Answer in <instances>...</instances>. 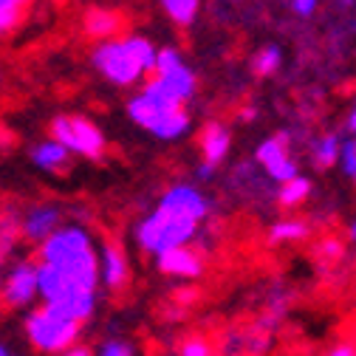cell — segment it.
<instances>
[{
    "label": "cell",
    "mask_w": 356,
    "mask_h": 356,
    "mask_svg": "<svg viewBox=\"0 0 356 356\" xmlns=\"http://www.w3.org/2000/svg\"><path fill=\"white\" fill-rule=\"evenodd\" d=\"M209 198L195 184H170L159 195L156 207L133 227V241L147 257H156L178 246H190L198 238L201 220L209 215Z\"/></svg>",
    "instance_id": "1"
},
{
    "label": "cell",
    "mask_w": 356,
    "mask_h": 356,
    "mask_svg": "<svg viewBox=\"0 0 356 356\" xmlns=\"http://www.w3.org/2000/svg\"><path fill=\"white\" fill-rule=\"evenodd\" d=\"M37 263H46L68 280L99 291V243L94 232L79 220L57 227L40 246H34Z\"/></svg>",
    "instance_id": "2"
},
{
    "label": "cell",
    "mask_w": 356,
    "mask_h": 356,
    "mask_svg": "<svg viewBox=\"0 0 356 356\" xmlns=\"http://www.w3.org/2000/svg\"><path fill=\"white\" fill-rule=\"evenodd\" d=\"M37 294H40L42 305H49V308L60 311V314L76 320L79 325L91 323L97 314V305H99V291L68 280L65 275H60L57 269H51L46 263H37Z\"/></svg>",
    "instance_id": "3"
},
{
    "label": "cell",
    "mask_w": 356,
    "mask_h": 356,
    "mask_svg": "<svg viewBox=\"0 0 356 356\" xmlns=\"http://www.w3.org/2000/svg\"><path fill=\"white\" fill-rule=\"evenodd\" d=\"M127 116L159 142H178V139H184L193 127V116H190L187 105H178V102L161 99L156 94H147L145 88L136 97H130Z\"/></svg>",
    "instance_id": "4"
},
{
    "label": "cell",
    "mask_w": 356,
    "mask_h": 356,
    "mask_svg": "<svg viewBox=\"0 0 356 356\" xmlns=\"http://www.w3.org/2000/svg\"><path fill=\"white\" fill-rule=\"evenodd\" d=\"M23 337L29 348L40 356H57L74 345H79L82 325L49 305H31L23 317Z\"/></svg>",
    "instance_id": "5"
},
{
    "label": "cell",
    "mask_w": 356,
    "mask_h": 356,
    "mask_svg": "<svg viewBox=\"0 0 356 356\" xmlns=\"http://www.w3.org/2000/svg\"><path fill=\"white\" fill-rule=\"evenodd\" d=\"M142 88L161 99L187 105L198 91V79H195V71L184 63V57L175 49H161L156 57V68Z\"/></svg>",
    "instance_id": "6"
},
{
    "label": "cell",
    "mask_w": 356,
    "mask_h": 356,
    "mask_svg": "<svg viewBox=\"0 0 356 356\" xmlns=\"http://www.w3.org/2000/svg\"><path fill=\"white\" fill-rule=\"evenodd\" d=\"M49 136L68 147L71 156L88 159V161H102L108 153V139L97 122L74 116V113H60L49 124Z\"/></svg>",
    "instance_id": "7"
},
{
    "label": "cell",
    "mask_w": 356,
    "mask_h": 356,
    "mask_svg": "<svg viewBox=\"0 0 356 356\" xmlns=\"http://www.w3.org/2000/svg\"><path fill=\"white\" fill-rule=\"evenodd\" d=\"M91 65L116 88H133L147 76L145 68L139 65V60L133 57L124 37L97 42V49L91 51Z\"/></svg>",
    "instance_id": "8"
},
{
    "label": "cell",
    "mask_w": 356,
    "mask_h": 356,
    "mask_svg": "<svg viewBox=\"0 0 356 356\" xmlns=\"http://www.w3.org/2000/svg\"><path fill=\"white\" fill-rule=\"evenodd\" d=\"M37 300V257H17L0 280V305L9 311H29Z\"/></svg>",
    "instance_id": "9"
},
{
    "label": "cell",
    "mask_w": 356,
    "mask_h": 356,
    "mask_svg": "<svg viewBox=\"0 0 356 356\" xmlns=\"http://www.w3.org/2000/svg\"><path fill=\"white\" fill-rule=\"evenodd\" d=\"M63 224H65L63 207H57L51 201H34L26 209H20V241H29L31 246H40Z\"/></svg>",
    "instance_id": "10"
},
{
    "label": "cell",
    "mask_w": 356,
    "mask_h": 356,
    "mask_svg": "<svg viewBox=\"0 0 356 356\" xmlns=\"http://www.w3.org/2000/svg\"><path fill=\"white\" fill-rule=\"evenodd\" d=\"M130 283V257L116 238H105L99 243V289L108 294L124 291Z\"/></svg>",
    "instance_id": "11"
},
{
    "label": "cell",
    "mask_w": 356,
    "mask_h": 356,
    "mask_svg": "<svg viewBox=\"0 0 356 356\" xmlns=\"http://www.w3.org/2000/svg\"><path fill=\"white\" fill-rule=\"evenodd\" d=\"M198 147H201V164H198V178H212V172L227 161L229 147H232V130L224 122H207L201 127L198 136Z\"/></svg>",
    "instance_id": "12"
},
{
    "label": "cell",
    "mask_w": 356,
    "mask_h": 356,
    "mask_svg": "<svg viewBox=\"0 0 356 356\" xmlns=\"http://www.w3.org/2000/svg\"><path fill=\"white\" fill-rule=\"evenodd\" d=\"M254 161L266 170V175H272L275 181H291L294 175H300L297 170V161L291 159V150H289V136L286 133H277V136H269L263 139L254 150Z\"/></svg>",
    "instance_id": "13"
},
{
    "label": "cell",
    "mask_w": 356,
    "mask_h": 356,
    "mask_svg": "<svg viewBox=\"0 0 356 356\" xmlns=\"http://www.w3.org/2000/svg\"><path fill=\"white\" fill-rule=\"evenodd\" d=\"M156 272L172 280H198L207 272V260L204 254L190 243V246H178L170 252H161L153 257Z\"/></svg>",
    "instance_id": "14"
},
{
    "label": "cell",
    "mask_w": 356,
    "mask_h": 356,
    "mask_svg": "<svg viewBox=\"0 0 356 356\" xmlns=\"http://www.w3.org/2000/svg\"><path fill=\"white\" fill-rule=\"evenodd\" d=\"M29 159H31V164L40 172H49V175H65L71 170V153H68V147H63L51 136L37 142V145H31L29 147Z\"/></svg>",
    "instance_id": "15"
},
{
    "label": "cell",
    "mask_w": 356,
    "mask_h": 356,
    "mask_svg": "<svg viewBox=\"0 0 356 356\" xmlns=\"http://www.w3.org/2000/svg\"><path fill=\"white\" fill-rule=\"evenodd\" d=\"M82 29H85L88 37L105 42V40H116L119 37V31L124 29V20L113 9H91V12H85Z\"/></svg>",
    "instance_id": "16"
},
{
    "label": "cell",
    "mask_w": 356,
    "mask_h": 356,
    "mask_svg": "<svg viewBox=\"0 0 356 356\" xmlns=\"http://www.w3.org/2000/svg\"><path fill=\"white\" fill-rule=\"evenodd\" d=\"M17 241H20V209L6 204L0 207V254L6 260L17 249Z\"/></svg>",
    "instance_id": "17"
},
{
    "label": "cell",
    "mask_w": 356,
    "mask_h": 356,
    "mask_svg": "<svg viewBox=\"0 0 356 356\" xmlns=\"http://www.w3.org/2000/svg\"><path fill=\"white\" fill-rule=\"evenodd\" d=\"M308 235H311L308 220H302V218H286V220H277V224L269 229V243L272 246L297 243V241H305Z\"/></svg>",
    "instance_id": "18"
},
{
    "label": "cell",
    "mask_w": 356,
    "mask_h": 356,
    "mask_svg": "<svg viewBox=\"0 0 356 356\" xmlns=\"http://www.w3.org/2000/svg\"><path fill=\"white\" fill-rule=\"evenodd\" d=\"M311 195V181L305 175H294L291 181H283L277 190V204L283 209H297L300 204H305Z\"/></svg>",
    "instance_id": "19"
},
{
    "label": "cell",
    "mask_w": 356,
    "mask_h": 356,
    "mask_svg": "<svg viewBox=\"0 0 356 356\" xmlns=\"http://www.w3.org/2000/svg\"><path fill=\"white\" fill-rule=\"evenodd\" d=\"M339 147H342V142H339L337 133H325V136H320L314 142V164L320 170H331L334 164H339Z\"/></svg>",
    "instance_id": "20"
},
{
    "label": "cell",
    "mask_w": 356,
    "mask_h": 356,
    "mask_svg": "<svg viewBox=\"0 0 356 356\" xmlns=\"http://www.w3.org/2000/svg\"><path fill=\"white\" fill-rule=\"evenodd\" d=\"M29 3L31 0H0V37L12 34L23 23Z\"/></svg>",
    "instance_id": "21"
},
{
    "label": "cell",
    "mask_w": 356,
    "mask_h": 356,
    "mask_svg": "<svg viewBox=\"0 0 356 356\" xmlns=\"http://www.w3.org/2000/svg\"><path fill=\"white\" fill-rule=\"evenodd\" d=\"M124 42L130 46L133 57L139 60V65L145 68V74H153V68H156V57H159V49L153 46V42H150L147 37H142V34H127Z\"/></svg>",
    "instance_id": "22"
},
{
    "label": "cell",
    "mask_w": 356,
    "mask_h": 356,
    "mask_svg": "<svg viewBox=\"0 0 356 356\" xmlns=\"http://www.w3.org/2000/svg\"><path fill=\"white\" fill-rule=\"evenodd\" d=\"M161 6L178 26H190L198 15V0H161Z\"/></svg>",
    "instance_id": "23"
},
{
    "label": "cell",
    "mask_w": 356,
    "mask_h": 356,
    "mask_svg": "<svg viewBox=\"0 0 356 356\" xmlns=\"http://www.w3.org/2000/svg\"><path fill=\"white\" fill-rule=\"evenodd\" d=\"M280 63H283L280 49H277V46H266L263 51H257V57H254L252 68H254V74H257V76H272V74H277V71H280Z\"/></svg>",
    "instance_id": "24"
},
{
    "label": "cell",
    "mask_w": 356,
    "mask_h": 356,
    "mask_svg": "<svg viewBox=\"0 0 356 356\" xmlns=\"http://www.w3.org/2000/svg\"><path fill=\"white\" fill-rule=\"evenodd\" d=\"M94 356H139V350L133 348L127 339H119V337H111V339H105L97 350H94Z\"/></svg>",
    "instance_id": "25"
},
{
    "label": "cell",
    "mask_w": 356,
    "mask_h": 356,
    "mask_svg": "<svg viewBox=\"0 0 356 356\" xmlns=\"http://www.w3.org/2000/svg\"><path fill=\"white\" fill-rule=\"evenodd\" d=\"M339 164H342V172L350 178V181H356V136L342 142L339 147Z\"/></svg>",
    "instance_id": "26"
},
{
    "label": "cell",
    "mask_w": 356,
    "mask_h": 356,
    "mask_svg": "<svg viewBox=\"0 0 356 356\" xmlns=\"http://www.w3.org/2000/svg\"><path fill=\"white\" fill-rule=\"evenodd\" d=\"M178 356H215V353L204 337H187L181 342V348H178Z\"/></svg>",
    "instance_id": "27"
},
{
    "label": "cell",
    "mask_w": 356,
    "mask_h": 356,
    "mask_svg": "<svg viewBox=\"0 0 356 356\" xmlns=\"http://www.w3.org/2000/svg\"><path fill=\"white\" fill-rule=\"evenodd\" d=\"M323 356H356V345H350V342H339V345L328 348Z\"/></svg>",
    "instance_id": "28"
},
{
    "label": "cell",
    "mask_w": 356,
    "mask_h": 356,
    "mask_svg": "<svg viewBox=\"0 0 356 356\" xmlns=\"http://www.w3.org/2000/svg\"><path fill=\"white\" fill-rule=\"evenodd\" d=\"M291 6H294V12H297V15L308 17L311 12L317 9V0H291Z\"/></svg>",
    "instance_id": "29"
},
{
    "label": "cell",
    "mask_w": 356,
    "mask_h": 356,
    "mask_svg": "<svg viewBox=\"0 0 356 356\" xmlns=\"http://www.w3.org/2000/svg\"><path fill=\"white\" fill-rule=\"evenodd\" d=\"M57 356H94V350H91V345H74V348H68V350H63V353H57Z\"/></svg>",
    "instance_id": "30"
},
{
    "label": "cell",
    "mask_w": 356,
    "mask_h": 356,
    "mask_svg": "<svg viewBox=\"0 0 356 356\" xmlns=\"http://www.w3.org/2000/svg\"><path fill=\"white\" fill-rule=\"evenodd\" d=\"M0 145H3L6 150L15 145V136H12V133H9V127H3V124H0Z\"/></svg>",
    "instance_id": "31"
},
{
    "label": "cell",
    "mask_w": 356,
    "mask_h": 356,
    "mask_svg": "<svg viewBox=\"0 0 356 356\" xmlns=\"http://www.w3.org/2000/svg\"><path fill=\"white\" fill-rule=\"evenodd\" d=\"M323 243H325V246H323V252H325V254H334V257H337V254H339V252H342V249H339V243H337V241H323Z\"/></svg>",
    "instance_id": "32"
},
{
    "label": "cell",
    "mask_w": 356,
    "mask_h": 356,
    "mask_svg": "<svg viewBox=\"0 0 356 356\" xmlns=\"http://www.w3.org/2000/svg\"><path fill=\"white\" fill-rule=\"evenodd\" d=\"M348 130L356 136V105H353V111H350V116H348Z\"/></svg>",
    "instance_id": "33"
},
{
    "label": "cell",
    "mask_w": 356,
    "mask_h": 356,
    "mask_svg": "<svg viewBox=\"0 0 356 356\" xmlns=\"http://www.w3.org/2000/svg\"><path fill=\"white\" fill-rule=\"evenodd\" d=\"M348 238H350V243H356V220H353V224L348 227Z\"/></svg>",
    "instance_id": "34"
},
{
    "label": "cell",
    "mask_w": 356,
    "mask_h": 356,
    "mask_svg": "<svg viewBox=\"0 0 356 356\" xmlns=\"http://www.w3.org/2000/svg\"><path fill=\"white\" fill-rule=\"evenodd\" d=\"M0 356H12V350H9V345H6V342H0Z\"/></svg>",
    "instance_id": "35"
},
{
    "label": "cell",
    "mask_w": 356,
    "mask_h": 356,
    "mask_svg": "<svg viewBox=\"0 0 356 356\" xmlns=\"http://www.w3.org/2000/svg\"><path fill=\"white\" fill-rule=\"evenodd\" d=\"M3 266H6V257L0 254V280H3Z\"/></svg>",
    "instance_id": "36"
},
{
    "label": "cell",
    "mask_w": 356,
    "mask_h": 356,
    "mask_svg": "<svg viewBox=\"0 0 356 356\" xmlns=\"http://www.w3.org/2000/svg\"><path fill=\"white\" fill-rule=\"evenodd\" d=\"M12 356H15V353H12Z\"/></svg>",
    "instance_id": "37"
}]
</instances>
